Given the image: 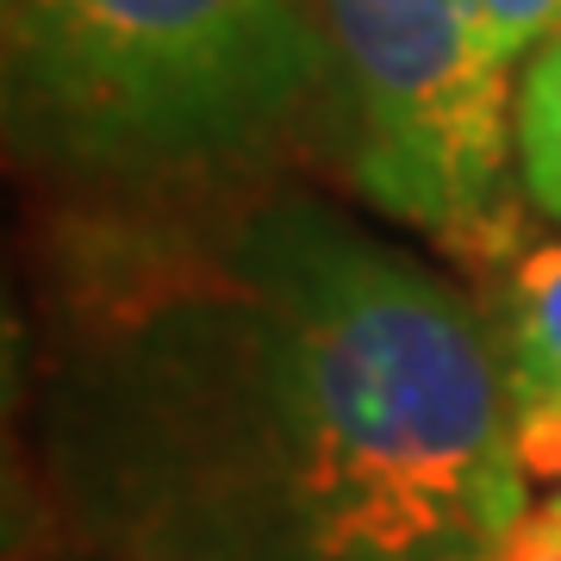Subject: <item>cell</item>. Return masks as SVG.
<instances>
[{
  "label": "cell",
  "mask_w": 561,
  "mask_h": 561,
  "mask_svg": "<svg viewBox=\"0 0 561 561\" xmlns=\"http://www.w3.org/2000/svg\"><path fill=\"white\" fill-rule=\"evenodd\" d=\"M530 524H537L549 542H561V486L549 493V505H542V512H530Z\"/></svg>",
  "instance_id": "8"
},
{
  "label": "cell",
  "mask_w": 561,
  "mask_h": 561,
  "mask_svg": "<svg viewBox=\"0 0 561 561\" xmlns=\"http://www.w3.org/2000/svg\"><path fill=\"white\" fill-rule=\"evenodd\" d=\"M486 337L524 474H561V238H512L486 256Z\"/></svg>",
  "instance_id": "4"
},
{
  "label": "cell",
  "mask_w": 561,
  "mask_h": 561,
  "mask_svg": "<svg viewBox=\"0 0 561 561\" xmlns=\"http://www.w3.org/2000/svg\"><path fill=\"white\" fill-rule=\"evenodd\" d=\"M50 461L113 561H505L530 524L486 319L294 187L88 256Z\"/></svg>",
  "instance_id": "1"
},
{
  "label": "cell",
  "mask_w": 561,
  "mask_h": 561,
  "mask_svg": "<svg viewBox=\"0 0 561 561\" xmlns=\"http://www.w3.org/2000/svg\"><path fill=\"white\" fill-rule=\"evenodd\" d=\"M512 144H518V181L530 206L561 225V38L524 62Z\"/></svg>",
  "instance_id": "5"
},
{
  "label": "cell",
  "mask_w": 561,
  "mask_h": 561,
  "mask_svg": "<svg viewBox=\"0 0 561 561\" xmlns=\"http://www.w3.org/2000/svg\"><path fill=\"white\" fill-rule=\"evenodd\" d=\"M474 20H481L493 57L518 76L537 50L561 38V0H474Z\"/></svg>",
  "instance_id": "6"
},
{
  "label": "cell",
  "mask_w": 561,
  "mask_h": 561,
  "mask_svg": "<svg viewBox=\"0 0 561 561\" xmlns=\"http://www.w3.org/2000/svg\"><path fill=\"white\" fill-rule=\"evenodd\" d=\"M7 88L44 157L194 181L268 157L337 62L319 0H7Z\"/></svg>",
  "instance_id": "2"
},
{
  "label": "cell",
  "mask_w": 561,
  "mask_h": 561,
  "mask_svg": "<svg viewBox=\"0 0 561 561\" xmlns=\"http://www.w3.org/2000/svg\"><path fill=\"white\" fill-rule=\"evenodd\" d=\"M319 13L356 194L443 250H505L518 76L493 57L474 0H319Z\"/></svg>",
  "instance_id": "3"
},
{
  "label": "cell",
  "mask_w": 561,
  "mask_h": 561,
  "mask_svg": "<svg viewBox=\"0 0 561 561\" xmlns=\"http://www.w3.org/2000/svg\"><path fill=\"white\" fill-rule=\"evenodd\" d=\"M505 561H561V542H549L537 524H524V537L512 542V556Z\"/></svg>",
  "instance_id": "7"
}]
</instances>
